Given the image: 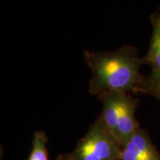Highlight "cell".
<instances>
[{
	"label": "cell",
	"instance_id": "cell-7",
	"mask_svg": "<svg viewBox=\"0 0 160 160\" xmlns=\"http://www.w3.org/2000/svg\"><path fill=\"white\" fill-rule=\"evenodd\" d=\"M137 93L151 95L160 101V77H144Z\"/></svg>",
	"mask_w": 160,
	"mask_h": 160
},
{
	"label": "cell",
	"instance_id": "cell-4",
	"mask_svg": "<svg viewBox=\"0 0 160 160\" xmlns=\"http://www.w3.org/2000/svg\"><path fill=\"white\" fill-rule=\"evenodd\" d=\"M119 160H160V154L148 132L139 127L133 137L122 146Z\"/></svg>",
	"mask_w": 160,
	"mask_h": 160
},
{
	"label": "cell",
	"instance_id": "cell-3",
	"mask_svg": "<svg viewBox=\"0 0 160 160\" xmlns=\"http://www.w3.org/2000/svg\"><path fill=\"white\" fill-rule=\"evenodd\" d=\"M139 105V100L133 98L131 93L120 92L115 137L121 146L127 143L140 127L136 118Z\"/></svg>",
	"mask_w": 160,
	"mask_h": 160
},
{
	"label": "cell",
	"instance_id": "cell-5",
	"mask_svg": "<svg viewBox=\"0 0 160 160\" xmlns=\"http://www.w3.org/2000/svg\"><path fill=\"white\" fill-rule=\"evenodd\" d=\"M152 35L150 47L147 54L144 57L145 63L151 68L152 77H160V9L151 16Z\"/></svg>",
	"mask_w": 160,
	"mask_h": 160
},
{
	"label": "cell",
	"instance_id": "cell-2",
	"mask_svg": "<svg viewBox=\"0 0 160 160\" xmlns=\"http://www.w3.org/2000/svg\"><path fill=\"white\" fill-rule=\"evenodd\" d=\"M122 146L97 119L71 151L60 153L57 160H119Z\"/></svg>",
	"mask_w": 160,
	"mask_h": 160
},
{
	"label": "cell",
	"instance_id": "cell-1",
	"mask_svg": "<svg viewBox=\"0 0 160 160\" xmlns=\"http://www.w3.org/2000/svg\"><path fill=\"white\" fill-rule=\"evenodd\" d=\"M84 58L91 71L89 93L92 95L109 91L137 93L145 77L140 72L145 63L134 46L124 45L113 51H84Z\"/></svg>",
	"mask_w": 160,
	"mask_h": 160
},
{
	"label": "cell",
	"instance_id": "cell-6",
	"mask_svg": "<svg viewBox=\"0 0 160 160\" xmlns=\"http://www.w3.org/2000/svg\"><path fill=\"white\" fill-rule=\"evenodd\" d=\"M48 140L45 131H35L32 139V148L28 160H48L47 149Z\"/></svg>",
	"mask_w": 160,
	"mask_h": 160
}]
</instances>
